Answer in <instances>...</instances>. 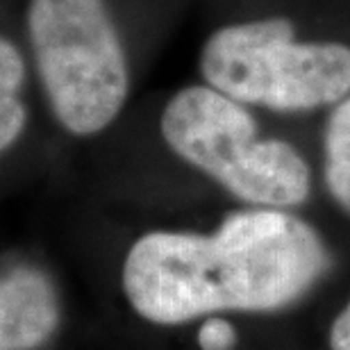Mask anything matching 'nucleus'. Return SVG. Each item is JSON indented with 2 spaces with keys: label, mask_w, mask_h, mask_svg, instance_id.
<instances>
[{
  "label": "nucleus",
  "mask_w": 350,
  "mask_h": 350,
  "mask_svg": "<svg viewBox=\"0 0 350 350\" xmlns=\"http://www.w3.org/2000/svg\"><path fill=\"white\" fill-rule=\"evenodd\" d=\"M332 264L325 241L286 209L228 214L214 234L148 232L123 264L142 319L180 325L219 312H275L300 300Z\"/></svg>",
  "instance_id": "1"
},
{
  "label": "nucleus",
  "mask_w": 350,
  "mask_h": 350,
  "mask_svg": "<svg viewBox=\"0 0 350 350\" xmlns=\"http://www.w3.org/2000/svg\"><path fill=\"white\" fill-rule=\"evenodd\" d=\"M198 66L209 89L243 107L293 114L350 94V46L298 39L284 16L221 25L202 44Z\"/></svg>",
  "instance_id": "2"
},
{
  "label": "nucleus",
  "mask_w": 350,
  "mask_h": 350,
  "mask_svg": "<svg viewBox=\"0 0 350 350\" xmlns=\"http://www.w3.org/2000/svg\"><path fill=\"white\" fill-rule=\"evenodd\" d=\"M159 128L175 155L248 205L289 209L310 196L305 157L282 139L260 137L248 107L207 85L180 89Z\"/></svg>",
  "instance_id": "3"
},
{
  "label": "nucleus",
  "mask_w": 350,
  "mask_h": 350,
  "mask_svg": "<svg viewBox=\"0 0 350 350\" xmlns=\"http://www.w3.org/2000/svg\"><path fill=\"white\" fill-rule=\"evenodd\" d=\"M27 34L41 85L62 128L103 132L130 94L121 34L105 0H30Z\"/></svg>",
  "instance_id": "4"
},
{
  "label": "nucleus",
  "mask_w": 350,
  "mask_h": 350,
  "mask_svg": "<svg viewBox=\"0 0 350 350\" xmlns=\"http://www.w3.org/2000/svg\"><path fill=\"white\" fill-rule=\"evenodd\" d=\"M57 323V296L44 273L16 269L0 278V350L39 348Z\"/></svg>",
  "instance_id": "5"
},
{
  "label": "nucleus",
  "mask_w": 350,
  "mask_h": 350,
  "mask_svg": "<svg viewBox=\"0 0 350 350\" xmlns=\"http://www.w3.org/2000/svg\"><path fill=\"white\" fill-rule=\"evenodd\" d=\"M323 180L334 202L350 214V94L332 105L325 121Z\"/></svg>",
  "instance_id": "6"
},
{
  "label": "nucleus",
  "mask_w": 350,
  "mask_h": 350,
  "mask_svg": "<svg viewBox=\"0 0 350 350\" xmlns=\"http://www.w3.org/2000/svg\"><path fill=\"white\" fill-rule=\"evenodd\" d=\"M25 82V62L10 39L0 37V152L21 137L27 111L21 100Z\"/></svg>",
  "instance_id": "7"
},
{
  "label": "nucleus",
  "mask_w": 350,
  "mask_h": 350,
  "mask_svg": "<svg viewBox=\"0 0 350 350\" xmlns=\"http://www.w3.org/2000/svg\"><path fill=\"white\" fill-rule=\"evenodd\" d=\"M237 344V330L221 317H209L198 330V346L202 350H232Z\"/></svg>",
  "instance_id": "8"
},
{
  "label": "nucleus",
  "mask_w": 350,
  "mask_h": 350,
  "mask_svg": "<svg viewBox=\"0 0 350 350\" xmlns=\"http://www.w3.org/2000/svg\"><path fill=\"white\" fill-rule=\"evenodd\" d=\"M330 350H350V300L332 321Z\"/></svg>",
  "instance_id": "9"
}]
</instances>
